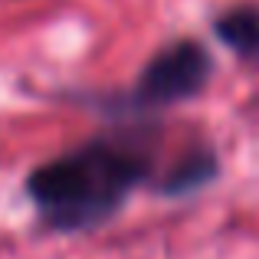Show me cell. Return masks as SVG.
<instances>
[{
  "instance_id": "cell-1",
  "label": "cell",
  "mask_w": 259,
  "mask_h": 259,
  "mask_svg": "<svg viewBox=\"0 0 259 259\" xmlns=\"http://www.w3.org/2000/svg\"><path fill=\"white\" fill-rule=\"evenodd\" d=\"M164 115L118 118L85 141L39 161L23 194L50 233H92L128 207L138 190L158 194L171 161L197 132H174Z\"/></svg>"
},
{
  "instance_id": "cell-2",
  "label": "cell",
  "mask_w": 259,
  "mask_h": 259,
  "mask_svg": "<svg viewBox=\"0 0 259 259\" xmlns=\"http://www.w3.org/2000/svg\"><path fill=\"white\" fill-rule=\"evenodd\" d=\"M210 79H213V53L207 50V43H200L197 36H177L145 59L132 85L69 92V99L108 121L158 118L167 108L203 95Z\"/></svg>"
},
{
  "instance_id": "cell-3",
  "label": "cell",
  "mask_w": 259,
  "mask_h": 259,
  "mask_svg": "<svg viewBox=\"0 0 259 259\" xmlns=\"http://www.w3.org/2000/svg\"><path fill=\"white\" fill-rule=\"evenodd\" d=\"M213 39L236 59L259 66V0H236L210 20Z\"/></svg>"
}]
</instances>
